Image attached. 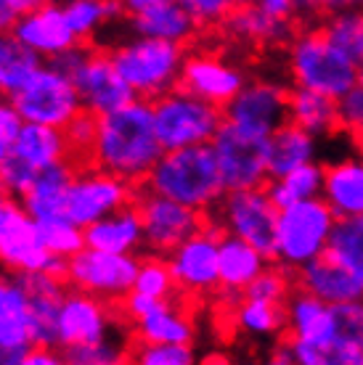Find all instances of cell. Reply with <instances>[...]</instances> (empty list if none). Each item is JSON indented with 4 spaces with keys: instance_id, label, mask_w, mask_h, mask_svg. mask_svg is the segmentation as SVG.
<instances>
[{
    "instance_id": "46",
    "label": "cell",
    "mask_w": 363,
    "mask_h": 365,
    "mask_svg": "<svg viewBox=\"0 0 363 365\" xmlns=\"http://www.w3.org/2000/svg\"><path fill=\"white\" fill-rule=\"evenodd\" d=\"M181 3L197 19L199 27H218L239 6V0H181Z\"/></svg>"
},
{
    "instance_id": "12",
    "label": "cell",
    "mask_w": 363,
    "mask_h": 365,
    "mask_svg": "<svg viewBox=\"0 0 363 365\" xmlns=\"http://www.w3.org/2000/svg\"><path fill=\"white\" fill-rule=\"evenodd\" d=\"M220 236L223 225L212 222L189 236L167 255L178 289L189 294H212L220 289Z\"/></svg>"
},
{
    "instance_id": "7",
    "label": "cell",
    "mask_w": 363,
    "mask_h": 365,
    "mask_svg": "<svg viewBox=\"0 0 363 365\" xmlns=\"http://www.w3.org/2000/svg\"><path fill=\"white\" fill-rule=\"evenodd\" d=\"M218 222L226 233L249 241L268 259L276 262V225L279 207L268 196V188H239L226 191L218 201Z\"/></svg>"
},
{
    "instance_id": "2",
    "label": "cell",
    "mask_w": 363,
    "mask_h": 365,
    "mask_svg": "<svg viewBox=\"0 0 363 365\" xmlns=\"http://www.w3.org/2000/svg\"><path fill=\"white\" fill-rule=\"evenodd\" d=\"M144 188L202 212L212 210L226 193L212 143L164 151L151 173L146 175Z\"/></svg>"
},
{
    "instance_id": "33",
    "label": "cell",
    "mask_w": 363,
    "mask_h": 365,
    "mask_svg": "<svg viewBox=\"0 0 363 365\" xmlns=\"http://www.w3.org/2000/svg\"><path fill=\"white\" fill-rule=\"evenodd\" d=\"M136 334L138 341H149V344H191L194 341L191 320L186 318V312L170 304V299H164L146 318L136 320Z\"/></svg>"
},
{
    "instance_id": "51",
    "label": "cell",
    "mask_w": 363,
    "mask_h": 365,
    "mask_svg": "<svg viewBox=\"0 0 363 365\" xmlns=\"http://www.w3.org/2000/svg\"><path fill=\"white\" fill-rule=\"evenodd\" d=\"M3 98H6V96L0 93V138L14 143V138L19 135L24 119H21V114H19L16 106H14L11 101H3Z\"/></svg>"
},
{
    "instance_id": "34",
    "label": "cell",
    "mask_w": 363,
    "mask_h": 365,
    "mask_svg": "<svg viewBox=\"0 0 363 365\" xmlns=\"http://www.w3.org/2000/svg\"><path fill=\"white\" fill-rule=\"evenodd\" d=\"M64 14L80 43H88L101 29L127 14L122 0H64Z\"/></svg>"
},
{
    "instance_id": "59",
    "label": "cell",
    "mask_w": 363,
    "mask_h": 365,
    "mask_svg": "<svg viewBox=\"0 0 363 365\" xmlns=\"http://www.w3.org/2000/svg\"><path fill=\"white\" fill-rule=\"evenodd\" d=\"M353 140H355V146H358V154L363 156V130H361V133H355Z\"/></svg>"
},
{
    "instance_id": "16",
    "label": "cell",
    "mask_w": 363,
    "mask_h": 365,
    "mask_svg": "<svg viewBox=\"0 0 363 365\" xmlns=\"http://www.w3.org/2000/svg\"><path fill=\"white\" fill-rule=\"evenodd\" d=\"M74 88L80 93L82 106L93 114H109L114 109H122L130 101H136V91L127 85V80L119 74L111 53L88 56V61L80 66V72L72 77Z\"/></svg>"
},
{
    "instance_id": "10",
    "label": "cell",
    "mask_w": 363,
    "mask_h": 365,
    "mask_svg": "<svg viewBox=\"0 0 363 365\" xmlns=\"http://www.w3.org/2000/svg\"><path fill=\"white\" fill-rule=\"evenodd\" d=\"M226 191L260 188L268 178V138L242 130L234 122H223L212 138Z\"/></svg>"
},
{
    "instance_id": "50",
    "label": "cell",
    "mask_w": 363,
    "mask_h": 365,
    "mask_svg": "<svg viewBox=\"0 0 363 365\" xmlns=\"http://www.w3.org/2000/svg\"><path fill=\"white\" fill-rule=\"evenodd\" d=\"M162 302L164 299H156V297H151V294H144V292H136V289H133V292L122 299V307H125V315L130 320H141L151 310H156Z\"/></svg>"
},
{
    "instance_id": "20",
    "label": "cell",
    "mask_w": 363,
    "mask_h": 365,
    "mask_svg": "<svg viewBox=\"0 0 363 365\" xmlns=\"http://www.w3.org/2000/svg\"><path fill=\"white\" fill-rule=\"evenodd\" d=\"M294 286L329 304L363 299V278L327 252L294 270Z\"/></svg>"
},
{
    "instance_id": "8",
    "label": "cell",
    "mask_w": 363,
    "mask_h": 365,
    "mask_svg": "<svg viewBox=\"0 0 363 365\" xmlns=\"http://www.w3.org/2000/svg\"><path fill=\"white\" fill-rule=\"evenodd\" d=\"M141 259L136 255H119L104 249H80L66 259V281L72 289L88 292L106 302L125 299L133 292Z\"/></svg>"
},
{
    "instance_id": "49",
    "label": "cell",
    "mask_w": 363,
    "mask_h": 365,
    "mask_svg": "<svg viewBox=\"0 0 363 365\" xmlns=\"http://www.w3.org/2000/svg\"><path fill=\"white\" fill-rule=\"evenodd\" d=\"M46 3H54V0H0V32H11L27 11L40 9Z\"/></svg>"
},
{
    "instance_id": "9",
    "label": "cell",
    "mask_w": 363,
    "mask_h": 365,
    "mask_svg": "<svg viewBox=\"0 0 363 365\" xmlns=\"http://www.w3.org/2000/svg\"><path fill=\"white\" fill-rule=\"evenodd\" d=\"M11 103L24 122H40L54 128H66L85 109L72 77L61 74L51 64L40 66L32 80L11 98Z\"/></svg>"
},
{
    "instance_id": "55",
    "label": "cell",
    "mask_w": 363,
    "mask_h": 365,
    "mask_svg": "<svg viewBox=\"0 0 363 365\" xmlns=\"http://www.w3.org/2000/svg\"><path fill=\"white\" fill-rule=\"evenodd\" d=\"M350 9H363V0H321V16H332Z\"/></svg>"
},
{
    "instance_id": "6",
    "label": "cell",
    "mask_w": 363,
    "mask_h": 365,
    "mask_svg": "<svg viewBox=\"0 0 363 365\" xmlns=\"http://www.w3.org/2000/svg\"><path fill=\"white\" fill-rule=\"evenodd\" d=\"M151 106H154L156 135L162 140L164 151L197 146V143H212L215 133L226 122L223 106L186 91L181 85L154 98Z\"/></svg>"
},
{
    "instance_id": "54",
    "label": "cell",
    "mask_w": 363,
    "mask_h": 365,
    "mask_svg": "<svg viewBox=\"0 0 363 365\" xmlns=\"http://www.w3.org/2000/svg\"><path fill=\"white\" fill-rule=\"evenodd\" d=\"M64 363L61 355H54V347H32V352L27 355V363L24 365H56Z\"/></svg>"
},
{
    "instance_id": "38",
    "label": "cell",
    "mask_w": 363,
    "mask_h": 365,
    "mask_svg": "<svg viewBox=\"0 0 363 365\" xmlns=\"http://www.w3.org/2000/svg\"><path fill=\"white\" fill-rule=\"evenodd\" d=\"M321 29L345 56H350L355 64L363 61V9L339 11L332 16H324Z\"/></svg>"
},
{
    "instance_id": "18",
    "label": "cell",
    "mask_w": 363,
    "mask_h": 365,
    "mask_svg": "<svg viewBox=\"0 0 363 365\" xmlns=\"http://www.w3.org/2000/svg\"><path fill=\"white\" fill-rule=\"evenodd\" d=\"M114 331L106 299L93 297L88 292L72 289L64 294L61 310H59V344L56 347H74V344H88L96 339H104Z\"/></svg>"
},
{
    "instance_id": "17",
    "label": "cell",
    "mask_w": 363,
    "mask_h": 365,
    "mask_svg": "<svg viewBox=\"0 0 363 365\" xmlns=\"http://www.w3.org/2000/svg\"><path fill=\"white\" fill-rule=\"evenodd\" d=\"M35 347L29 297L16 278L0 275V365H24Z\"/></svg>"
},
{
    "instance_id": "58",
    "label": "cell",
    "mask_w": 363,
    "mask_h": 365,
    "mask_svg": "<svg viewBox=\"0 0 363 365\" xmlns=\"http://www.w3.org/2000/svg\"><path fill=\"white\" fill-rule=\"evenodd\" d=\"M9 156H11V140H3V138H0V165H3Z\"/></svg>"
},
{
    "instance_id": "27",
    "label": "cell",
    "mask_w": 363,
    "mask_h": 365,
    "mask_svg": "<svg viewBox=\"0 0 363 365\" xmlns=\"http://www.w3.org/2000/svg\"><path fill=\"white\" fill-rule=\"evenodd\" d=\"M130 29H133V35L156 37V40H170V43L186 46L197 37L199 24L183 9L181 0H167V3L138 11V14H130Z\"/></svg>"
},
{
    "instance_id": "48",
    "label": "cell",
    "mask_w": 363,
    "mask_h": 365,
    "mask_svg": "<svg viewBox=\"0 0 363 365\" xmlns=\"http://www.w3.org/2000/svg\"><path fill=\"white\" fill-rule=\"evenodd\" d=\"M91 53H93V48L88 46V43H74V46H69L66 51H61V53L51 56L48 64L54 66V69H59L61 74H66V77H74V74L80 72V66L88 61Z\"/></svg>"
},
{
    "instance_id": "31",
    "label": "cell",
    "mask_w": 363,
    "mask_h": 365,
    "mask_svg": "<svg viewBox=\"0 0 363 365\" xmlns=\"http://www.w3.org/2000/svg\"><path fill=\"white\" fill-rule=\"evenodd\" d=\"M289 122L305 128L316 138H332L342 130L337 98L300 85L289 91Z\"/></svg>"
},
{
    "instance_id": "3",
    "label": "cell",
    "mask_w": 363,
    "mask_h": 365,
    "mask_svg": "<svg viewBox=\"0 0 363 365\" xmlns=\"http://www.w3.org/2000/svg\"><path fill=\"white\" fill-rule=\"evenodd\" d=\"M111 58L138 98L154 101L181 85L186 51L181 43L136 35L111 48Z\"/></svg>"
},
{
    "instance_id": "30",
    "label": "cell",
    "mask_w": 363,
    "mask_h": 365,
    "mask_svg": "<svg viewBox=\"0 0 363 365\" xmlns=\"http://www.w3.org/2000/svg\"><path fill=\"white\" fill-rule=\"evenodd\" d=\"M316 159V135L305 128L287 122L268 138V178H284L292 170Z\"/></svg>"
},
{
    "instance_id": "14",
    "label": "cell",
    "mask_w": 363,
    "mask_h": 365,
    "mask_svg": "<svg viewBox=\"0 0 363 365\" xmlns=\"http://www.w3.org/2000/svg\"><path fill=\"white\" fill-rule=\"evenodd\" d=\"M223 114L242 130L271 138L282 125L289 122V91L265 80L247 83L223 106Z\"/></svg>"
},
{
    "instance_id": "52",
    "label": "cell",
    "mask_w": 363,
    "mask_h": 365,
    "mask_svg": "<svg viewBox=\"0 0 363 365\" xmlns=\"http://www.w3.org/2000/svg\"><path fill=\"white\" fill-rule=\"evenodd\" d=\"M19 212H21V201L14 193L6 191V188H0V233L6 230V225L16 217Z\"/></svg>"
},
{
    "instance_id": "25",
    "label": "cell",
    "mask_w": 363,
    "mask_h": 365,
    "mask_svg": "<svg viewBox=\"0 0 363 365\" xmlns=\"http://www.w3.org/2000/svg\"><path fill=\"white\" fill-rule=\"evenodd\" d=\"M85 247L119 252V255H136L144 247V220L138 204H125L109 212L106 217L85 225Z\"/></svg>"
},
{
    "instance_id": "11",
    "label": "cell",
    "mask_w": 363,
    "mask_h": 365,
    "mask_svg": "<svg viewBox=\"0 0 363 365\" xmlns=\"http://www.w3.org/2000/svg\"><path fill=\"white\" fill-rule=\"evenodd\" d=\"M138 210L144 220V247L151 255H170L189 236L207 225L202 210L167 199L162 193L144 188L138 193Z\"/></svg>"
},
{
    "instance_id": "4",
    "label": "cell",
    "mask_w": 363,
    "mask_h": 365,
    "mask_svg": "<svg viewBox=\"0 0 363 365\" xmlns=\"http://www.w3.org/2000/svg\"><path fill=\"white\" fill-rule=\"evenodd\" d=\"M287 64L294 85L332 96L337 101L358 83V64L342 53L321 27L297 32V37L289 43Z\"/></svg>"
},
{
    "instance_id": "36",
    "label": "cell",
    "mask_w": 363,
    "mask_h": 365,
    "mask_svg": "<svg viewBox=\"0 0 363 365\" xmlns=\"http://www.w3.org/2000/svg\"><path fill=\"white\" fill-rule=\"evenodd\" d=\"M237 326L249 336H282L287 329V304L279 302H263V299H249L244 297L237 302Z\"/></svg>"
},
{
    "instance_id": "19",
    "label": "cell",
    "mask_w": 363,
    "mask_h": 365,
    "mask_svg": "<svg viewBox=\"0 0 363 365\" xmlns=\"http://www.w3.org/2000/svg\"><path fill=\"white\" fill-rule=\"evenodd\" d=\"M244 85V69L215 53H194L186 56V61H183L181 88L197 93V96L212 101L218 106H226Z\"/></svg>"
},
{
    "instance_id": "5",
    "label": "cell",
    "mask_w": 363,
    "mask_h": 365,
    "mask_svg": "<svg viewBox=\"0 0 363 365\" xmlns=\"http://www.w3.org/2000/svg\"><path fill=\"white\" fill-rule=\"evenodd\" d=\"M337 215L324 196L305 199L279 210L276 225V262L289 270L308 265L327 252Z\"/></svg>"
},
{
    "instance_id": "29",
    "label": "cell",
    "mask_w": 363,
    "mask_h": 365,
    "mask_svg": "<svg viewBox=\"0 0 363 365\" xmlns=\"http://www.w3.org/2000/svg\"><path fill=\"white\" fill-rule=\"evenodd\" d=\"M11 154L24 159L35 170H43L48 165H56L69 156V140L64 128L40 125V122H24L19 135L11 143Z\"/></svg>"
},
{
    "instance_id": "37",
    "label": "cell",
    "mask_w": 363,
    "mask_h": 365,
    "mask_svg": "<svg viewBox=\"0 0 363 365\" xmlns=\"http://www.w3.org/2000/svg\"><path fill=\"white\" fill-rule=\"evenodd\" d=\"M327 255L339 259L363 278V215L337 217L327 244Z\"/></svg>"
},
{
    "instance_id": "26",
    "label": "cell",
    "mask_w": 363,
    "mask_h": 365,
    "mask_svg": "<svg viewBox=\"0 0 363 365\" xmlns=\"http://www.w3.org/2000/svg\"><path fill=\"white\" fill-rule=\"evenodd\" d=\"M268 267V257L249 241L223 233L220 236V289L231 302L244 297V289Z\"/></svg>"
},
{
    "instance_id": "21",
    "label": "cell",
    "mask_w": 363,
    "mask_h": 365,
    "mask_svg": "<svg viewBox=\"0 0 363 365\" xmlns=\"http://www.w3.org/2000/svg\"><path fill=\"white\" fill-rule=\"evenodd\" d=\"M16 281L24 286L29 297L32 312V336L37 347H54L59 344V310H61L64 286L61 275L51 273H16Z\"/></svg>"
},
{
    "instance_id": "47",
    "label": "cell",
    "mask_w": 363,
    "mask_h": 365,
    "mask_svg": "<svg viewBox=\"0 0 363 365\" xmlns=\"http://www.w3.org/2000/svg\"><path fill=\"white\" fill-rule=\"evenodd\" d=\"M339 106V125H342V133L353 138L355 133L363 130V85L355 83L350 91L337 101Z\"/></svg>"
},
{
    "instance_id": "40",
    "label": "cell",
    "mask_w": 363,
    "mask_h": 365,
    "mask_svg": "<svg viewBox=\"0 0 363 365\" xmlns=\"http://www.w3.org/2000/svg\"><path fill=\"white\" fill-rule=\"evenodd\" d=\"M40 241L48 247V252L69 259L80 249H85V230L74 225L72 220H51V222H37Z\"/></svg>"
},
{
    "instance_id": "39",
    "label": "cell",
    "mask_w": 363,
    "mask_h": 365,
    "mask_svg": "<svg viewBox=\"0 0 363 365\" xmlns=\"http://www.w3.org/2000/svg\"><path fill=\"white\" fill-rule=\"evenodd\" d=\"M125 339L119 331H111L104 339L88 341V344H74L61 349V360L69 365H117L125 363Z\"/></svg>"
},
{
    "instance_id": "28",
    "label": "cell",
    "mask_w": 363,
    "mask_h": 365,
    "mask_svg": "<svg viewBox=\"0 0 363 365\" xmlns=\"http://www.w3.org/2000/svg\"><path fill=\"white\" fill-rule=\"evenodd\" d=\"M337 217L363 215V156H347L324 167V191Z\"/></svg>"
},
{
    "instance_id": "15",
    "label": "cell",
    "mask_w": 363,
    "mask_h": 365,
    "mask_svg": "<svg viewBox=\"0 0 363 365\" xmlns=\"http://www.w3.org/2000/svg\"><path fill=\"white\" fill-rule=\"evenodd\" d=\"M0 265L9 267L11 273L43 270L51 275H66V259L48 252L37 233V220L29 217L24 210L0 233Z\"/></svg>"
},
{
    "instance_id": "45",
    "label": "cell",
    "mask_w": 363,
    "mask_h": 365,
    "mask_svg": "<svg viewBox=\"0 0 363 365\" xmlns=\"http://www.w3.org/2000/svg\"><path fill=\"white\" fill-rule=\"evenodd\" d=\"M35 175H37L35 167L11 154L9 159L0 165V188H6V191L14 193V196L21 201V196H24V193L29 191V185L35 182Z\"/></svg>"
},
{
    "instance_id": "23",
    "label": "cell",
    "mask_w": 363,
    "mask_h": 365,
    "mask_svg": "<svg viewBox=\"0 0 363 365\" xmlns=\"http://www.w3.org/2000/svg\"><path fill=\"white\" fill-rule=\"evenodd\" d=\"M223 27L231 37L244 40L249 46H287L297 37V21L294 16H273L263 11L257 3H244L231 11V16L223 21Z\"/></svg>"
},
{
    "instance_id": "1",
    "label": "cell",
    "mask_w": 363,
    "mask_h": 365,
    "mask_svg": "<svg viewBox=\"0 0 363 365\" xmlns=\"http://www.w3.org/2000/svg\"><path fill=\"white\" fill-rule=\"evenodd\" d=\"M162 154L164 146L156 135L151 101L136 98L122 109L99 117V130L91 148L96 167L138 182L146 180Z\"/></svg>"
},
{
    "instance_id": "41",
    "label": "cell",
    "mask_w": 363,
    "mask_h": 365,
    "mask_svg": "<svg viewBox=\"0 0 363 365\" xmlns=\"http://www.w3.org/2000/svg\"><path fill=\"white\" fill-rule=\"evenodd\" d=\"M133 289L144 294H151L156 299H170L175 294V289H178V283H175L173 270L167 265V259H159V255H154L141 262Z\"/></svg>"
},
{
    "instance_id": "60",
    "label": "cell",
    "mask_w": 363,
    "mask_h": 365,
    "mask_svg": "<svg viewBox=\"0 0 363 365\" xmlns=\"http://www.w3.org/2000/svg\"><path fill=\"white\" fill-rule=\"evenodd\" d=\"M358 83L363 85V61H361V64H358Z\"/></svg>"
},
{
    "instance_id": "35",
    "label": "cell",
    "mask_w": 363,
    "mask_h": 365,
    "mask_svg": "<svg viewBox=\"0 0 363 365\" xmlns=\"http://www.w3.org/2000/svg\"><path fill=\"white\" fill-rule=\"evenodd\" d=\"M265 188H268V196H271L279 210L289 207V204H297V201L316 199L324 191V167L316 165V162H308V165L292 170L284 178L265 182Z\"/></svg>"
},
{
    "instance_id": "61",
    "label": "cell",
    "mask_w": 363,
    "mask_h": 365,
    "mask_svg": "<svg viewBox=\"0 0 363 365\" xmlns=\"http://www.w3.org/2000/svg\"><path fill=\"white\" fill-rule=\"evenodd\" d=\"M244 3H254V0H239V6H244Z\"/></svg>"
},
{
    "instance_id": "57",
    "label": "cell",
    "mask_w": 363,
    "mask_h": 365,
    "mask_svg": "<svg viewBox=\"0 0 363 365\" xmlns=\"http://www.w3.org/2000/svg\"><path fill=\"white\" fill-rule=\"evenodd\" d=\"M159 3H167V0H122L127 16H130V14H138V11H144V9H151V6H159Z\"/></svg>"
},
{
    "instance_id": "43",
    "label": "cell",
    "mask_w": 363,
    "mask_h": 365,
    "mask_svg": "<svg viewBox=\"0 0 363 365\" xmlns=\"http://www.w3.org/2000/svg\"><path fill=\"white\" fill-rule=\"evenodd\" d=\"M141 365H191L194 363V349L191 344H149L141 341L133 349V357Z\"/></svg>"
},
{
    "instance_id": "24",
    "label": "cell",
    "mask_w": 363,
    "mask_h": 365,
    "mask_svg": "<svg viewBox=\"0 0 363 365\" xmlns=\"http://www.w3.org/2000/svg\"><path fill=\"white\" fill-rule=\"evenodd\" d=\"M74 178V170L69 159H61L56 165H48L37 170L35 182L21 196V210L37 222L51 220H66V191Z\"/></svg>"
},
{
    "instance_id": "42",
    "label": "cell",
    "mask_w": 363,
    "mask_h": 365,
    "mask_svg": "<svg viewBox=\"0 0 363 365\" xmlns=\"http://www.w3.org/2000/svg\"><path fill=\"white\" fill-rule=\"evenodd\" d=\"M289 294H292V278H289V267L284 265L265 267L263 273L257 275L244 289V297H249V299L279 302V304H287Z\"/></svg>"
},
{
    "instance_id": "22",
    "label": "cell",
    "mask_w": 363,
    "mask_h": 365,
    "mask_svg": "<svg viewBox=\"0 0 363 365\" xmlns=\"http://www.w3.org/2000/svg\"><path fill=\"white\" fill-rule=\"evenodd\" d=\"M11 32L21 43H27L32 51H37L43 58H51V56L61 53V51H66L74 43H80L77 35L72 32V27H69V21H66L64 6L56 3V0L40 6V9L27 11Z\"/></svg>"
},
{
    "instance_id": "44",
    "label": "cell",
    "mask_w": 363,
    "mask_h": 365,
    "mask_svg": "<svg viewBox=\"0 0 363 365\" xmlns=\"http://www.w3.org/2000/svg\"><path fill=\"white\" fill-rule=\"evenodd\" d=\"M96 130H99V114L82 109L77 117L64 128L66 140H69V151L80 156H91L93 140H96Z\"/></svg>"
},
{
    "instance_id": "53",
    "label": "cell",
    "mask_w": 363,
    "mask_h": 365,
    "mask_svg": "<svg viewBox=\"0 0 363 365\" xmlns=\"http://www.w3.org/2000/svg\"><path fill=\"white\" fill-rule=\"evenodd\" d=\"M257 6L263 11H268V14H273V16H294L297 14V9H294V0H254Z\"/></svg>"
},
{
    "instance_id": "56",
    "label": "cell",
    "mask_w": 363,
    "mask_h": 365,
    "mask_svg": "<svg viewBox=\"0 0 363 365\" xmlns=\"http://www.w3.org/2000/svg\"><path fill=\"white\" fill-rule=\"evenodd\" d=\"M294 9L305 19L321 16V0H294Z\"/></svg>"
},
{
    "instance_id": "32",
    "label": "cell",
    "mask_w": 363,
    "mask_h": 365,
    "mask_svg": "<svg viewBox=\"0 0 363 365\" xmlns=\"http://www.w3.org/2000/svg\"><path fill=\"white\" fill-rule=\"evenodd\" d=\"M43 66V56L21 43L14 32H0V93L14 98Z\"/></svg>"
},
{
    "instance_id": "13",
    "label": "cell",
    "mask_w": 363,
    "mask_h": 365,
    "mask_svg": "<svg viewBox=\"0 0 363 365\" xmlns=\"http://www.w3.org/2000/svg\"><path fill=\"white\" fill-rule=\"evenodd\" d=\"M133 199V182L111 175L106 170H85L77 173L66 191V220L74 225H91L96 220L106 217L109 212L130 204Z\"/></svg>"
}]
</instances>
